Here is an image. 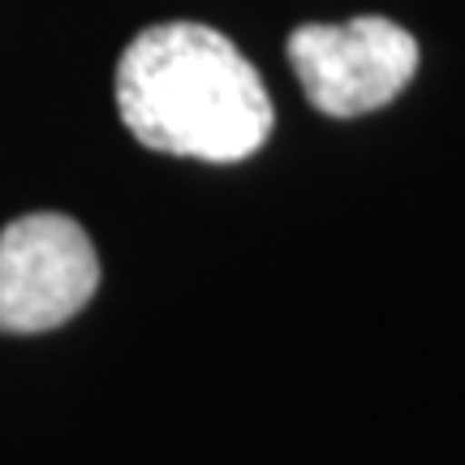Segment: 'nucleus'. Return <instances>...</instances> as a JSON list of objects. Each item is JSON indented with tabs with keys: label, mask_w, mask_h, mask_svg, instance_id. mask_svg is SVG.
<instances>
[{
	"label": "nucleus",
	"mask_w": 465,
	"mask_h": 465,
	"mask_svg": "<svg viewBox=\"0 0 465 465\" xmlns=\"http://www.w3.org/2000/svg\"><path fill=\"white\" fill-rule=\"evenodd\" d=\"M289 65L319 113L362 116L392 104L410 86L418 44L388 17L311 22L289 35Z\"/></svg>",
	"instance_id": "nucleus-3"
},
{
	"label": "nucleus",
	"mask_w": 465,
	"mask_h": 465,
	"mask_svg": "<svg viewBox=\"0 0 465 465\" xmlns=\"http://www.w3.org/2000/svg\"><path fill=\"white\" fill-rule=\"evenodd\" d=\"M100 289V259L78 220L31 212L0 232V336L52 332Z\"/></svg>",
	"instance_id": "nucleus-2"
},
{
	"label": "nucleus",
	"mask_w": 465,
	"mask_h": 465,
	"mask_svg": "<svg viewBox=\"0 0 465 465\" xmlns=\"http://www.w3.org/2000/svg\"><path fill=\"white\" fill-rule=\"evenodd\" d=\"M116 113L151 151L237 164L272 134V95L259 69L212 26L164 22L121 52Z\"/></svg>",
	"instance_id": "nucleus-1"
}]
</instances>
